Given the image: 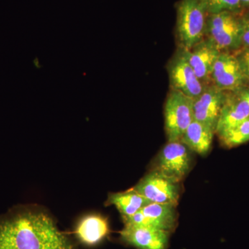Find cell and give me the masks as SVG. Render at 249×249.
Returning <instances> with one entry per match:
<instances>
[{
	"mask_svg": "<svg viewBox=\"0 0 249 249\" xmlns=\"http://www.w3.org/2000/svg\"><path fill=\"white\" fill-rule=\"evenodd\" d=\"M0 249H73V245L49 214L17 209L0 217Z\"/></svg>",
	"mask_w": 249,
	"mask_h": 249,
	"instance_id": "6da1fadb",
	"label": "cell"
},
{
	"mask_svg": "<svg viewBox=\"0 0 249 249\" xmlns=\"http://www.w3.org/2000/svg\"><path fill=\"white\" fill-rule=\"evenodd\" d=\"M209 15L204 0H181L178 3L176 34L178 48L189 50L204 38Z\"/></svg>",
	"mask_w": 249,
	"mask_h": 249,
	"instance_id": "7a4b0ae2",
	"label": "cell"
},
{
	"mask_svg": "<svg viewBox=\"0 0 249 249\" xmlns=\"http://www.w3.org/2000/svg\"><path fill=\"white\" fill-rule=\"evenodd\" d=\"M242 17L229 11L209 14L206 22V38L220 52L235 53L242 48Z\"/></svg>",
	"mask_w": 249,
	"mask_h": 249,
	"instance_id": "3957f363",
	"label": "cell"
},
{
	"mask_svg": "<svg viewBox=\"0 0 249 249\" xmlns=\"http://www.w3.org/2000/svg\"><path fill=\"white\" fill-rule=\"evenodd\" d=\"M165 129L168 142H180L194 120L193 99L170 89L164 107Z\"/></svg>",
	"mask_w": 249,
	"mask_h": 249,
	"instance_id": "277c9868",
	"label": "cell"
},
{
	"mask_svg": "<svg viewBox=\"0 0 249 249\" xmlns=\"http://www.w3.org/2000/svg\"><path fill=\"white\" fill-rule=\"evenodd\" d=\"M190 150L181 142H168L157 156L154 170L174 182L179 183L191 169Z\"/></svg>",
	"mask_w": 249,
	"mask_h": 249,
	"instance_id": "5b68a950",
	"label": "cell"
},
{
	"mask_svg": "<svg viewBox=\"0 0 249 249\" xmlns=\"http://www.w3.org/2000/svg\"><path fill=\"white\" fill-rule=\"evenodd\" d=\"M167 70L170 89L179 91L192 99L197 98L207 87L196 76L182 49L178 48L168 62Z\"/></svg>",
	"mask_w": 249,
	"mask_h": 249,
	"instance_id": "8992f818",
	"label": "cell"
},
{
	"mask_svg": "<svg viewBox=\"0 0 249 249\" xmlns=\"http://www.w3.org/2000/svg\"><path fill=\"white\" fill-rule=\"evenodd\" d=\"M134 189L152 203L175 206L178 204L180 195L178 183L168 179L155 170L144 177Z\"/></svg>",
	"mask_w": 249,
	"mask_h": 249,
	"instance_id": "52a82bcc",
	"label": "cell"
},
{
	"mask_svg": "<svg viewBox=\"0 0 249 249\" xmlns=\"http://www.w3.org/2000/svg\"><path fill=\"white\" fill-rule=\"evenodd\" d=\"M227 92L215 85L210 84L197 98L193 100L194 120L204 124L214 134Z\"/></svg>",
	"mask_w": 249,
	"mask_h": 249,
	"instance_id": "ba28073f",
	"label": "cell"
},
{
	"mask_svg": "<svg viewBox=\"0 0 249 249\" xmlns=\"http://www.w3.org/2000/svg\"><path fill=\"white\" fill-rule=\"evenodd\" d=\"M211 84L227 92H234L247 86L235 54L221 52L211 76Z\"/></svg>",
	"mask_w": 249,
	"mask_h": 249,
	"instance_id": "9c48e42d",
	"label": "cell"
},
{
	"mask_svg": "<svg viewBox=\"0 0 249 249\" xmlns=\"http://www.w3.org/2000/svg\"><path fill=\"white\" fill-rule=\"evenodd\" d=\"M185 54L196 76L203 84H211V76L214 63L221 52L206 37Z\"/></svg>",
	"mask_w": 249,
	"mask_h": 249,
	"instance_id": "30bf717a",
	"label": "cell"
},
{
	"mask_svg": "<svg viewBox=\"0 0 249 249\" xmlns=\"http://www.w3.org/2000/svg\"><path fill=\"white\" fill-rule=\"evenodd\" d=\"M169 232L143 226L124 225L121 240L138 249H166Z\"/></svg>",
	"mask_w": 249,
	"mask_h": 249,
	"instance_id": "8fae6325",
	"label": "cell"
},
{
	"mask_svg": "<svg viewBox=\"0 0 249 249\" xmlns=\"http://www.w3.org/2000/svg\"><path fill=\"white\" fill-rule=\"evenodd\" d=\"M249 117V103L240 90L227 92L215 133L219 137Z\"/></svg>",
	"mask_w": 249,
	"mask_h": 249,
	"instance_id": "7c38bea8",
	"label": "cell"
},
{
	"mask_svg": "<svg viewBox=\"0 0 249 249\" xmlns=\"http://www.w3.org/2000/svg\"><path fill=\"white\" fill-rule=\"evenodd\" d=\"M109 233L107 220L100 214H89L82 218L75 229L78 240L89 247L101 243Z\"/></svg>",
	"mask_w": 249,
	"mask_h": 249,
	"instance_id": "4fadbf2b",
	"label": "cell"
},
{
	"mask_svg": "<svg viewBox=\"0 0 249 249\" xmlns=\"http://www.w3.org/2000/svg\"><path fill=\"white\" fill-rule=\"evenodd\" d=\"M175 207L172 204L151 203L141 211L145 215L147 227L170 232L176 225Z\"/></svg>",
	"mask_w": 249,
	"mask_h": 249,
	"instance_id": "5bb4252c",
	"label": "cell"
},
{
	"mask_svg": "<svg viewBox=\"0 0 249 249\" xmlns=\"http://www.w3.org/2000/svg\"><path fill=\"white\" fill-rule=\"evenodd\" d=\"M214 132L204 124L193 120L186 129L181 142L192 151L206 155L211 149Z\"/></svg>",
	"mask_w": 249,
	"mask_h": 249,
	"instance_id": "9a60e30c",
	"label": "cell"
},
{
	"mask_svg": "<svg viewBox=\"0 0 249 249\" xmlns=\"http://www.w3.org/2000/svg\"><path fill=\"white\" fill-rule=\"evenodd\" d=\"M151 203L134 188L128 191L112 193L109 195L107 199V204L115 206L122 217L133 215Z\"/></svg>",
	"mask_w": 249,
	"mask_h": 249,
	"instance_id": "2e32d148",
	"label": "cell"
},
{
	"mask_svg": "<svg viewBox=\"0 0 249 249\" xmlns=\"http://www.w3.org/2000/svg\"><path fill=\"white\" fill-rule=\"evenodd\" d=\"M219 137L222 143L229 147L249 142V117Z\"/></svg>",
	"mask_w": 249,
	"mask_h": 249,
	"instance_id": "e0dca14e",
	"label": "cell"
},
{
	"mask_svg": "<svg viewBox=\"0 0 249 249\" xmlns=\"http://www.w3.org/2000/svg\"><path fill=\"white\" fill-rule=\"evenodd\" d=\"M209 14L229 11L240 14L244 9L240 0H204Z\"/></svg>",
	"mask_w": 249,
	"mask_h": 249,
	"instance_id": "ac0fdd59",
	"label": "cell"
},
{
	"mask_svg": "<svg viewBox=\"0 0 249 249\" xmlns=\"http://www.w3.org/2000/svg\"><path fill=\"white\" fill-rule=\"evenodd\" d=\"M240 63L247 86L249 87V48H242L234 53Z\"/></svg>",
	"mask_w": 249,
	"mask_h": 249,
	"instance_id": "d6986e66",
	"label": "cell"
},
{
	"mask_svg": "<svg viewBox=\"0 0 249 249\" xmlns=\"http://www.w3.org/2000/svg\"><path fill=\"white\" fill-rule=\"evenodd\" d=\"M242 48H249V14L242 17Z\"/></svg>",
	"mask_w": 249,
	"mask_h": 249,
	"instance_id": "ffe728a7",
	"label": "cell"
},
{
	"mask_svg": "<svg viewBox=\"0 0 249 249\" xmlns=\"http://www.w3.org/2000/svg\"><path fill=\"white\" fill-rule=\"evenodd\" d=\"M240 91L249 103V87H245V88L240 89Z\"/></svg>",
	"mask_w": 249,
	"mask_h": 249,
	"instance_id": "44dd1931",
	"label": "cell"
},
{
	"mask_svg": "<svg viewBox=\"0 0 249 249\" xmlns=\"http://www.w3.org/2000/svg\"><path fill=\"white\" fill-rule=\"evenodd\" d=\"M243 9H249V0H240Z\"/></svg>",
	"mask_w": 249,
	"mask_h": 249,
	"instance_id": "7402d4cb",
	"label": "cell"
}]
</instances>
